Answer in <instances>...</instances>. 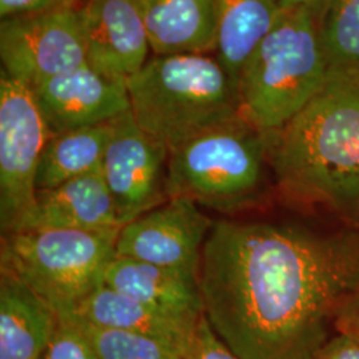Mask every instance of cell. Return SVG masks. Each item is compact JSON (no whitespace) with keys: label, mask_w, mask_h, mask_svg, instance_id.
<instances>
[{"label":"cell","mask_w":359,"mask_h":359,"mask_svg":"<svg viewBox=\"0 0 359 359\" xmlns=\"http://www.w3.org/2000/svg\"><path fill=\"white\" fill-rule=\"evenodd\" d=\"M198 286L206 320L238 358L314 359L358 299L359 238L218 219Z\"/></svg>","instance_id":"cell-1"},{"label":"cell","mask_w":359,"mask_h":359,"mask_svg":"<svg viewBox=\"0 0 359 359\" xmlns=\"http://www.w3.org/2000/svg\"><path fill=\"white\" fill-rule=\"evenodd\" d=\"M269 161L289 198L359 210V74H330L323 90L269 135Z\"/></svg>","instance_id":"cell-2"},{"label":"cell","mask_w":359,"mask_h":359,"mask_svg":"<svg viewBox=\"0 0 359 359\" xmlns=\"http://www.w3.org/2000/svg\"><path fill=\"white\" fill-rule=\"evenodd\" d=\"M127 90L139 127L169 152L241 117L237 83L215 53L154 55Z\"/></svg>","instance_id":"cell-3"},{"label":"cell","mask_w":359,"mask_h":359,"mask_svg":"<svg viewBox=\"0 0 359 359\" xmlns=\"http://www.w3.org/2000/svg\"><path fill=\"white\" fill-rule=\"evenodd\" d=\"M320 16L308 7L283 10L240 72L241 117L266 136L283 128L329 80Z\"/></svg>","instance_id":"cell-4"},{"label":"cell","mask_w":359,"mask_h":359,"mask_svg":"<svg viewBox=\"0 0 359 359\" xmlns=\"http://www.w3.org/2000/svg\"><path fill=\"white\" fill-rule=\"evenodd\" d=\"M268 163V136L238 117L169 152L168 197L224 215L241 212L262 201Z\"/></svg>","instance_id":"cell-5"},{"label":"cell","mask_w":359,"mask_h":359,"mask_svg":"<svg viewBox=\"0 0 359 359\" xmlns=\"http://www.w3.org/2000/svg\"><path fill=\"white\" fill-rule=\"evenodd\" d=\"M118 231L39 228L4 234L1 269L18 276L65 317L103 285Z\"/></svg>","instance_id":"cell-6"},{"label":"cell","mask_w":359,"mask_h":359,"mask_svg":"<svg viewBox=\"0 0 359 359\" xmlns=\"http://www.w3.org/2000/svg\"><path fill=\"white\" fill-rule=\"evenodd\" d=\"M52 132L34 90L0 71V228L16 231L36 198V173Z\"/></svg>","instance_id":"cell-7"},{"label":"cell","mask_w":359,"mask_h":359,"mask_svg":"<svg viewBox=\"0 0 359 359\" xmlns=\"http://www.w3.org/2000/svg\"><path fill=\"white\" fill-rule=\"evenodd\" d=\"M1 69L34 88L87 65L76 6L0 22Z\"/></svg>","instance_id":"cell-8"},{"label":"cell","mask_w":359,"mask_h":359,"mask_svg":"<svg viewBox=\"0 0 359 359\" xmlns=\"http://www.w3.org/2000/svg\"><path fill=\"white\" fill-rule=\"evenodd\" d=\"M213 222L192 200L169 198L120 229L115 256L154 264L198 280L203 249Z\"/></svg>","instance_id":"cell-9"},{"label":"cell","mask_w":359,"mask_h":359,"mask_svg":"<svg viewBox=\"0 0 359 359\" xmlns=\"http://www.w3.org/2000/svg\"><path fill=\"white\" fill-rule=\"evenodd\" d=\"M168 160L167 147L144 132L130 111L116 118L100 172L123 226L169 200Z\"/></svg>","instance_id":"cell-10"},{"label":"cell","mask_w":359,"mask_h":359,"mask_svg":"<svg viewBox=\"0 0 359 359\" xmlns=\"http://www.w3.org/2000/svg\"><path fill=\"white\" fill-rule=\"evenodd\" d=\"M76 11L87 65L127 86L152 51L139 0H80Z\"/></svg>","instance_id":"cell-11"},{"label":"cell","mask_w":359,"mask_h":359,"mask_svg":"<svg viewBox=\"0 0 359 359\" xmlns=\"http://www.w3.org/2000/svg\"><path fill=\"white\" fill-rule=\"evenodd\" d=\"M32 90L52 135L111 123L130 111L127 86L88 65L44 80Z\"/></svg>","instance_id":"cell-12"},{"label":"cell","mask_w":359,"mask_h":359,"mask_svg":"<svg viewBox=\"0 0 359 359\" xmlns=\"http://www.w3.org/2000/svg\"><path fill=\"white\" fill-rule=\"evenodd\" d=\"M121 226L115 201L99 170L38 191L35 204L15 231L39 228L109 231Z\"/></svg>","instance_id":"cell-13"},{"label":"cell","mask_w":359,"mask_h":359,"mask_svg":"<svg viewBox=\"0 0 359 359\" xmlns=\"http://www.w3.org/2000/svg\"><path fill=\"white\" fill-rule=\"evenodd\" d=\"M65 317H75L100 327L142 334L177 348L184 355L198 323L154 308L105 285L99 286Z\"/></svg>","instance_id":"cell-14"},{"label":"cell","mask_w":359,"mask_h":359,"mask_svg":"<svg viewBox=\"0 0 359 359\" xmlns=\"http://www.w3.org/2000/svg\"><path fill=\"white\" fill-rule=\"evenodd\" d=\"M57 323V313L34 289L0 269V359L41 358Z\"/></svg>","instance_id":"cell-15"},{"label":"cell","mask_w":359,"mask_h":359,"mask_svg":"<svg viewBox=\"0 0 359 359\" xmlns=\"http://www.w3.org/2000/svg\"><path fill=\"white\" fill-rule=\"evenodd\" d=\"M154 55L215 53L216 0H139Z\"/></svg>","instance_id":"cell-16"},{"label":"cell","mask_w":359,"mask_h":359,"mask_svg":"<svg viewBox=\"0 0 359 359\" xmlns=\"http://www.w3.org/2000/svg\"><path fill=\"white\" fill-rule=\"evenodd\" d=\"M103 285L191 321L204 314L198 280L154 264L115 256L104 270Z\"/></svg>","instance_id":"cell-17"},{"label":"cell","mask_w":359,"mask_h":359,"mask_svg":"<svg viewBox=\"0 0 359 359\" xmlns=\"http://www.w3.org/2000/svg\"><path fill=\"white\" fill-rule=\"evenodd\" d=\"M216 57L236 83L245 63L276 26L281 0H216Z\"/></svg>","instance_id":"cell-18"},{"label":"cell","mask_w":359,"mask_h":359,"mask_svg":"<svg viewBox=\"0 0 359 359\" xmlns=\"http://www.w3.org/2000/svg\"><path fill=\"white\" fill-rule=\"evenodd\" d=\"M114 123L52 135L40 157L36 191L52 189L69 180L99 172L114 133Z\"/></svg>","instance_id":"cell-19"},{"label":"cell","mask_w":359,"mask_h":359,"mask_svg":"<svg viewBox=\"0 0 359 359\" xmlns=\"http://www.w3.org/2000/svg\"><path fill=\"white\" fill-rule=\"evenodd\" d=\"M320 31L330 74H359V0H332Z\"/></svg>","instance_id":"cell-20"},{"label":"cell","mask_w":359,"mask_h":359,"mask_svg":"<svg viewBox=\"0 0 359 359\" xmlns=\"http://www.w3.org/2000/svg\"><path fill=\"white\" fill-rule=\"evenodd\" d=\"M97 359H184L175 347L142 334L90 325L75 317Z\"/></svg>","instance_id":"cell-21"},{"label":"cell","mask_w":359,"mask_h":359,"mask_svg":"<svg viewBox=\"0 0 359 359\" xmlns=\"http://www.w3.org/2000/svg\"><path fill=\"white\" fill-rule=\"evenodd\" d=\"M40 359H97L86 334L69 317H59L51 342Z\"/></svg>","instance_id":"cell-22"},{"label":"cell","mask_w":359,"mask_h":359,"mask_svg":"<svg viewBox=\"0 0 359 359\" xmlns=\"http://www.w3.org/2000/svg\"><path fill=\"white\" fill-rule=\"evenodd\" d=\"M184 359H240L218 337L203 314Z\"/></svg>","instance_id":"cell-23"},{"label":"cell","mask_w":359,"mask_h":359,"mask_svg":"<svg viewBox=\"0 0 359 359\" xmlns=\"http://www.w3.org/2000/svg\"><path fill=\"white\" fill-rule=\"evenodd\" d=\"M79 0H0V19L75 7Z\"/></svg>","instance_id":"cell-24"},{"label":"cell","mask_w":359,"mask_h":359,"mask_svg":"<svg viewBox=\"0 0 359 359\" xmlns=\"http://www.w3.org/2000/svg\"><path fill=\"white\" fill-rule=\"evenodd\" d=\"M314 359H359V342L347 334H335Z\"/></svg>","instance_id":"cell-25"},{"label":"cell","mask_w":359,"mask_h":359,"mask_svg":"<svg viewBox=\"0 0 359 359\" xmlns=\"http://www.w3.org/2000/svg\"><path fill=\"white\" fill-rule=\"evenodd\" d=\"M332 0H281L283 10L295 8V7H308L321 15Z\"/></svg>","instance_id":"cell-26"},{"label":"cell","mask_w":359,"mask_h":359,"mask_svg":"<svg viewBox=\"0 0 359 359\" xmlns=\"http://www.w3.org/2000/svg\"><path fill=\"white\" fill-rule=\"evenodd\" d=\"M339 333H345L354 338L357 342H359V305L354 306V309L350 311V314L342 322L339 327Z\"/></svg>","instance_id":"cell-27"},{"label":"cell","mask_w":359,"mask_h":359,"mask_svg":"<svg viewBox=\"0 0 359 359\" xmlns=\"http://www.w3.org/2000/svg\"><path fill=\"white\" fill-rule=\"evenodd\" d=\"M357 305H359V295H358V299H357V302H355V305L354 306H357ZM354 309V308H353Z\"/></svg>","instance_id":"cell-28"}]
</instances>
